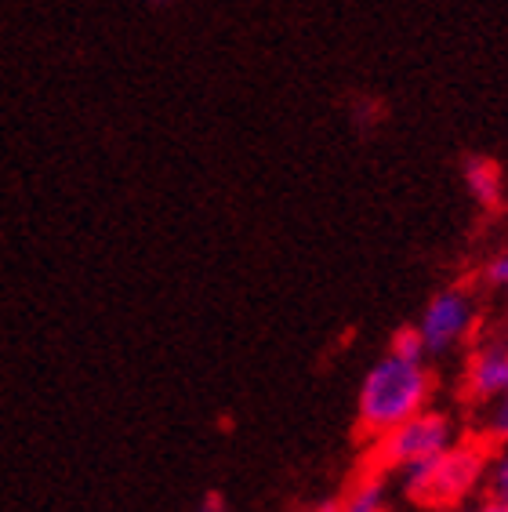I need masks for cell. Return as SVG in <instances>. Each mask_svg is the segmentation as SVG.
<instances>
[{
  "label": "cell",
  "instance_id": "52a82bcc",
  "mask_svg": "<svg viewBox=\"0 0 508 512\" xmlns=\"http://www.w3.org/2000/svg\"><path fill=\"white\" fill-rule=\"evenodd\" d=\"M465 186H469L472 200H479L483 207L501 204V171L487 160H469L465 164Z\"/></svg>",
  "mask_w": 508,
  "mask_h": 512
},
{
  "label": "cell",
  "instance_id": "277c9868",
  "mask_svg": "<svg viewBox=\"0 0 508 512\" xmlns=\"http://www.w3.org/2000/svg\"><path fill=\"white\" fill-rule=\"evenodd\" d=\"M458 444V425L454 418L443 411H418L414 418H407L403 425H396L392 433H385L378 440V462L385 469H407V465H418V462H429L436 454L450 451V447Z\"/></svg>",
  "mask_w": 508,
  "mask_h": 512
},
{
  "label": "cell",
  "instance_id": "4fadbf2b",
  "mask_svg": "<svg viewBox=\"0 0 508 512\" xmlns=\"http://www.w3.org/2000/svg\"><path fill=\"white\" fill-rule=\"evenodd\" d=\"M153 4H171V0H153Z\"/></svg>",
  "mask_w": 508,
  "mask_h": 512
},
{
  "label": "cell",
  "instance_id": "8fae6325",
  "mask_svg": "<svg viewBox=\"0 0 508 512\" xmlns=\"http://www.w3.org/2000/svg\"><path fill=\"white\" fill-rule=\"evenodd\" d=\"M196 512H229V505L222 502V494H207L204 502H200V509Z\"/></svg>",
  "mask_w": 508,
  "mask_h": 512
},
{
  "label": "cell",
  "instance_id": "30bf717a",
  "mask_svg": "<svg viewBox=\"0 0 508 512\" xmlns=\"http://www.w3.org/2000/svg\"><path fill=\"white\" fill-rule=\"evenodd\" d=\"M483 284H487L501 302H508V251H498V255L483 266Z\"/></svg>",
  "mask_w": 508,
  "mask_h": 512
},
{
  "label": "cell",
  "instance_id": "9c48e42d",
  "mask_svg": "<svg viewBox=\"0 0 508 512\" xmlns=\"http://www.w3.org/2000/svg\"><path fill=\"white\" fill-rule=\"evenodd\" d=\"M479 407H483L479 411V436H487L494 444H508V393Z\"/></svg>",
  "mask_w": 508,
  "mask_h": 512
},
{
  "label": "cell",
  "instance_id": "3957f363",
  "mask_svg": "<svg viewBox=\"0 0 508 512\" xmlns=\"http://www.w3.org/2000/svg\"><path fill=\"white\" fill-rule=\"evenodd\" d=\"M476 327H479L476 291L465 284H450V287H440V291L425 302L414 331H418L421 345H425L429 356H450L469 342Z\"/></svg>",
  "mask_w": 508,
  "mask_h": 512
},
{
  "label": "cell",
  "instance_id": "6da1fadb",
  "mask_svg": "<svg viewBox=\"0 0 508 512\" xmlns=\"http://www.w3.org/2000/svg\"><path fill=\"white\" fill-rule=\"evenodd\" d=\"M432 371L425 356H403L396 349L385 353L367 367V375L360 382V396H356V422L367 436L381 440L392 433L396 425L425 411L432 400Z\"/></svg>",
  "mask_w": 508,
  "mask_h": 512
},
{
  "label": "cell",
  "instance_id": "ba28073f",
  "mask_svg": "<svg viewBox=\"0 0 508 512\" xmlns=\"http://www.w3.org/2000/svg\"><path fill=\"white\" fill-rule=\"evenodd\" d=\"M483 491H487L490 502L508 505V444H501L498 451L487 458V469H483Z\"/></svg>",
  "mask_w": 508,
  "mask_h": 512
},
{
  "label": "cell",
  "instance_id": "7a4b0ae2",
  "mask_svg": "<svg viewBox=\"0 0 508 512\" xmlns=\"http://www.w3.org/2000/svg\"><path fill=\"white\" fill-rule=\"evenodd\" d=\"M483 469H487V454L476 444H454L429 462L400 469V483L414 502L454 509L465 494L476 491V483H483Z\"/></svg>",
  "mask_w": 508,
  "mask_h": 512
},
{
  "label": "cell",
  "instance_id": "5bb4252c",
  "mask_svg": "<svg viewBox=\"0 0 508 512\" xmlns=\"http://www.w3.org/2000/svg\"><path fill=\"white\" fill-rule=\"evenodd\" d=\"M443 512H465V509H443Z\"/></svg>",
  "mask_w": 508,
  "mask_h": 512
},
{
  "label": "cell",
  "instance_id": "5b68a950",
  "mask_svg": "<svg viewBox=\"0 0 508 512\" xmlns=\"http://www.w3.org/2000/svg\"><path fill=\"white\" fill-rule=\"evenodd\" d=\"M501 393H508V338H487L465 364V396L472 404H490Z\"/></svg>",
  "mask_w": 508,
  "mask_h": 512
},
{
  "label": "cell",
  "instance_id": "7c38bea8",
  "mask_svg": "<svg viewBox=\"0 0 508 512\" xmlns=\"http://www.w3.org/2000/svg\"><path fill=\"white\" fill-rule=\"evenodd\" d=\"M472 512H508V505H501V502H490V498H487V502H483V505H476V509H472Z\"/></svg>",
  "mask_w": 508,
  "mask_h": 512
},
{
  "label": "cell",
  "instance_id": "8992f818",
  "mask_svg": "<svg viewBox=\"0 0 508 512\" xmlns=\"http://www.w3.org/2000/svg\"><path fill=\"white\" fill-rule=\"evenodd\" d=\"M320 512H389V487L381 476H363L338 502L323 505Z\"/></svg>",
  "mask_w": 508,
  "mask_h": 512
}]
</instances>
